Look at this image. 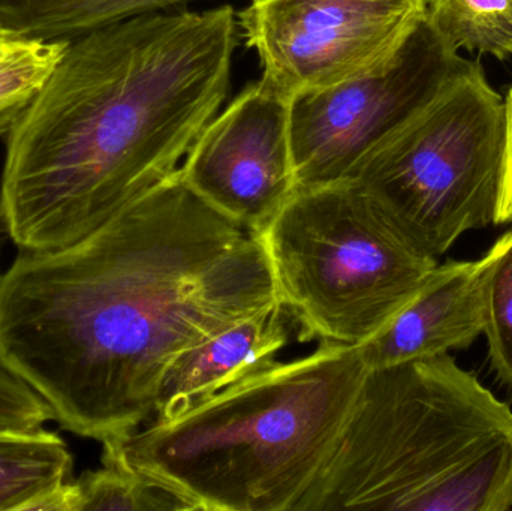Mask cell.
<instances>
[{
    "label": "cell",
    "mask_w": 512,
    "mask_h": 511,
    "mask_svg": "<svg viewBox=\"0 0 512 511\" xmlns=\"http://www.w3.org/2000/svg\"><path fill=\"white\" fill-rule=\"evenodd\" d=\"M504 161L505 101L480 63L459 57L352 180L417 251L438 258L466 231L498 224Z\"/></svg>",
    "instance_id": "8992f818"
},
{
    "label": "cell",
    "mask_w": 512,
    "mask_h": 511,
    "mask_svg": "<svg viewBox=\"0 0 512 511\" xmlns=\"http://www.w3.org/2000/svg\"><path fill=\"white\" fill-rule=\"evenodd\" d=\"M277 305L261 240L177 170L84 239L20 251L0 276V359L104 444L152 422L183 353Z\"/></svg>",
    "instance_id": "6da1fadb"
},
{
    "label": "cell",
    "mask_w": 512,
    "mask_h": 511,
    "mask_svg": "<svg viewBox=\"0 0 512 511\" xmlns=\"http://www.w3.org/2000/svg\"><path fill=\"white\" fill-rule=\"evenodd\" d=\"M21 38H24V36L12 30L11 27L6 26L5 21L0 17V54L8 50L9 47H12L15 42L20 41Z\"/></svg>",
    "instance_id": "ffe728a7"
},
{
    "label": "cell",
    "mask_w": 512,
    "mask_h": 511,
    "mask_svg": "<svg viewBox=\"0 0 512 511\" xmlns=\"http://www.w3.org/2000/svg\"><path fill=\"white\" fill-rule=\"evenodd\" d=\"M512 510V411L448 354L369 369L295 511Z\"/></svg>",
    "instance_id": "277c9868"
},
{
    "label": "cell",
    "mask_w": 512,
    "mask_h": 511,
    "mask_svg": "<svg viewBox=\"0 0 512 511\" xmlns=\"http://www.w3.org/2000/svg\"><path fill=\"white\" fill-rule=\"evenodd\" d=\"M72 511H195L194 504L164 483L116 462L69 480Z\"/></svg>",
    "instance_id": "9a60e30c"
},
{
    "label": "cell",
    "mask_w": 512,
    "mask_h": 511,
    "mask_svg": "<svg viewBox=\"0 0 512 511\" xmlns=\"http://www.w3.org/2000/svg\"><path fill=\"white\" fill-rule=\"evenodd\" d=\"M69 39L21 38L0 54V135H6L44 89Z\"/></svg>",
    "instance_id": "2e32d148"
},
{
    "label": "cell",
    "mask_w": 512,
    "mask_h": 511,
    "mask_svg": "<svg viewBox=\"0 0 512 511\" xmlns=\"http://www.w3.org/2000/svg\"><path fill=\"white\" fill-rule=\"evenodd\" d=\"M486 335L493 371L512 390V231L486 255Z\"/></svg>",
    "instance_id": "e0dca14e"
},
{
    "label": "cell",
    "mask_w": 512,
    "mask_h": 511,
    "mask_svg": "<svg viewBox=\"0 0 512 511\" xmlns=\"http://www.w3.org/2000/svg\"><path fill=\"white\" fill-rule=\"evenodd\" d=\"M360 348L324 344L200 407L102 444L195 511H295L330 458L366 377Z\"/></svg>",
    "instance_id": "3957f363"
},
{
    "label": "cell",
    "mask_w": 512,
    "mask_h": 511,
    "mask_svg": "<svg viewBox=\"0 0 512 511\" xmlns=\"http://www.w3.org/2000/svg\"><path fill=\"white\" fill-rule=\"evenodd\" d=\"M426 23L453 53L512 57V0H427Z\"/></svg>",
    "instance_id": "5bb4252c"
},
{
    "label": "cell",
    "mask_w": 512,
    "mask_h": 511,
    "mask_svg": "<svg viewBox=\"0 0 512 511\" xmlns=\"http://www.w3.org/2000/svg\"><path fill=\"white\" fill-rule=\"evenodd\" d=\"M192 0H0L6 26L26 38L72 39L126 18Z\"/></svg>",
    "instance_id": "7c38bea8"
},
{
    "label": "cell",
    "mask_w": 512,
    "mask_h": 511,
    "mask_svg": "<svg viewBox=\"0 0 512 511\" xmlns=\"http://www.w3.org/2000/svg\"><path fill=\"white\" fill-rule=\"evenodd\" d=\"M179 174L213 209L259 233L297 191L291 101L259 78L210 120Z\"/></svg>",
    "instance_id": "9c48e42d"
},
{
    "label": "cell",
    "mask_w": 512,
    "mask_h": 511,
    "mask_svg": "<svg viewBox=\"0 0 512 511\" xmlns=\"http://www.w3.org/2000/svg\"><path fill=\"white\" fill-rule=\"evenodd\" d=\"M237 18L262 80L292 102L393 65L427 0H252Z\"/></svg>",
    "instance_id": "52a82bcc"
},
{
    "label": "cell",
    "mask_w": 512,
    "mask_h": 511,
    "mask_svg": "<svg viewBox=\"0 0 512 511\" xmlns=\"http://www.w3.org/2000/svg\"><path fill=\"white\" fill-rule=\"evenodd\" d=\"M486 261L438 264L414 300L358 347L367 369L442 356L484 335Z\"/></svg>",
    "instance_id": "30bf717a"
},
{
    "label": "cell",
    "mask_w": 512,
    "mask_h": 511,
    "mask_svg": "<svg viewBox=\"0 0 512 511\" xmlns=\"http://www.w3.org/2000/svg\"><path fill=\"white\" fill-rule=\"evenodd\" d=\"M54 420L44 398L0 359V432H29Z\"/></svg>",
    "instance_id": "ac0fdd59"
},
{
    "label": "cell",
    "mask_w": 512,
    "mask_h": 511,
    "mask_svg": "<svg viewBox=\"0 0 512 511\" xmlns=\"http://www.w3.org/2000/svg\"><path fill=\"white\" fill-rule=\"evenodd\" d=\"M459 57L424 21L385 71L294 99L297 189L352 180L358 167L432 98Z\"/></svg>",
    "instance_id": "ba28073f"
},
{
    "label": "cell",
    "mask_w": 512,
    "mask_h": 511,
    "mask_svg": "<svg viewBox=\"0 0 512 511\" xmlns=\"http://www.w3.org/2000/svg\"><path fill=\"white\" fill-rule=\"evenodd\" d=\"M292 326L282 305L246 318L183 353L165 375L152 422L176 419L276 363Z\"/></svg>",
    "instance_id": "8fae6325"
},
{
    "label": "cell",
    "mask_w": 512,
    "mask_h": 511,
    "mask_svg": "<svg viewBox=\"0 0 512 511\" xmlns=\"http://www.w3.org/2000/svg\"><path fill=\"white\" fill-rule=\"evenodd\" d=\"M233 6L126 18L69 39L6 134L0 209L20 251L84 239L176 173L230 90Z\"/></svg>",
    "instance_id": "7a4b0ae2"
},
{
    "label": "cell",
    "mask_w": 512,
    "mask_h": 511,
    "mask_svg": "<svg viewBox=\"0 0 512 511\" xmlns=\"http://www.w3.org/2000/svg\"><path fill=\"white\" fill-rule=\"evenodd\" d=\"M512 224V87L505 99V161L498 224Z\"/></svg>",
    "instance_id": "d6986e66"
},
{
    "label": "cell",
    "mask_w": 512,
    "mask_h": 511,
    "mask_svg": "<svg viewBox=\"0 0 512 511\" xmlns=\"http://www.w3.org/2000/svg\"><path fill=\"white\" fill-rule=\"evenodd\" d=\"M255 236L300 342L360 347L414 300L438 266L354 180L297 189Z\"/></svg>",
    "instance_id": "5b68a950"
},
{
    "label": "cell",
    "mask_w": 512,
    "mask_h": 511,
    "mask_svg": "<svg viewBox=\"0 0 512 511\" xmlns=\"http://www.w3.org/2000/svg\"><path fill=\"white\" fill-rule=\"evenodd\" d=\"M9 239H11V236H9L8 222H6L5 213L0 209V254H2L3 246ZM2 273L0 272V276H2Z\"/></svg>",
    "instance_id": "44dd1931"
},
{
    "label": "cell",
    "mask_w": 512,
    "mask_h": 511,
    "mask_svg": "<svg viewBox=\"0 0 512 511\" xmlns=\"http://www.w3.org/2000/svg\"><path fill=\"white\" fill-rule=\"evenodd\" d=\"M72 467L71 450L56 432H0V511H26L69 480Z\"/></svg>",
    "instance_id": "4fadbf2b"
}]
</instances>
